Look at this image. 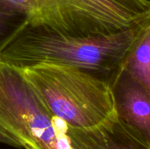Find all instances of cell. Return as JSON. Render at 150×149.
I'll use <instances>...</instances> for the list:
<instances>
[{
    "label": "cell",
    "mask_w": 150,
    "mask_h": 149,
    "mask_svg": "<svg viewBox=\"0 0 150 149\" xmlns=\"http://www.w3.org/2000/svg\"><path fill=\"white\" fill-rule=\"evenodd\" d=\"M149 25L148 19L111 34L76 36L28 24L3 51L0 61L22 69L41 64L71 67L108 81Z\"/></svg>",
    "instance_id": "6da1fadb"
},
{
    "label": "cell",
    "mask_w": 150,
    "mask_h": 149,
    "mask_svg": "<svg viewBox=\"0 0 150 149\" xmlns=\"http://www.w3.org/2000/svg\"><path fill=\"white\" fill-rule=\"evenodd\" d=\"M23 70L54 116L69 128L92 129L118 117L112 88L99 76L50 64Z\"/></svg>",
    "instance_id": "7a4b0ae2"
},
{
    "label": "cell",
    "mask_w": 150,
    "mask_h": 149,
    "mask_svg": "<svg viewBox=\"0 0 150 149\" xmlns=\"http://www.w3.org/2000/svg\"><path fill=\"white\" fill-rule=\"evenodd\" d=\"M0 130L24 149H73L68 126L54 116L24 70L0 61Z\"/></svg>",
    "instance_id": "3957f363"
},
{
    "label": "cell",
    "mask_w": 150,
    "mask_h": 149,
    "mask_svg": "<svg viewBox=\"0 0 150 149\" xmlns=\"http://www.w3.org/2000/svg\"><path fill=\"white\" fill-rule=\"evenodd\" d=\"M29 25L76 36L106 35L150 19V0H25Z\"/></svg>",
    "instance_id": "277c9868"
},
{
    "label": "cell",
    "mask_w": 150,
    "mask_h": 149,
    "mask_svg": "<svg viewBox=\"0 0 150 149\" xmlns=\"http://www.w3.org/2000/svg\"><path fill=\"white\" fill-rule=\"evenodd\" d=\"M107 82L118 118L136 131L150 148V94L123 64Z\"/></svg>",
    "instance_id": "5b68a950"
},
{
    "label": "cell",
    "mask_w": 150,
    "mask_h": 149,
    "mask_svg": "<svg viewBox=\"0 0 150 149\" xmlns=\"http://www.w3.org/2000/svg\"><path fill=\"white\" fill-rule=\"evenodd\" d=\"M73 149H150L142 136L118 117L92 129L68 127Z\"/></svg>",
    "instance_id": "8992f818"
},
{
    "label": "cell",
    "mask_w": 150,
    "mask_h": 149,
    "mask_svg": "<svg viewBox=\"0 0 150 149\" xmlns=\"http://www.w3.org/2000/svg\"><path fill=\"white\" fill-rule=\"evenodd\" d=\"M123 67L150 94V25L127 56Z\"/></svg>",
    "instance_id": "52a82bcc"
},
{
    "label": "cell",
    "mask_w": 150,
    "mask_h": 149,
    "mask_svg": "<svg viewBox=\"0 0 150 149\" xmlns=\"http://www.w3.org/2000/svg\"><path fill=\"white\" fill-rule=\"evenodd\" d=\"M28 24L24 14L0 6V54Z\"/></svg>",
    "instance_id": "ba28073f"
},
{
    "label": "cell",
    "mask_w": 150,
    "mask_h": 149,
    "mask_svg": "<svg viewBox=\"0 0 150 149\" xmlns=\"http://www.w3.org/2000/svg\"><path fill=\"white\" fill-rule=\"evenodd\" d=\"M0 143L11 146V147H14L17 148H21L19 143L18 141H16L14 139H12L11 136H9L8 134L4 133L3 131L0 130Z\"/></svg>",
    "instance_id": "9c48e42d"
}]
</instances>
